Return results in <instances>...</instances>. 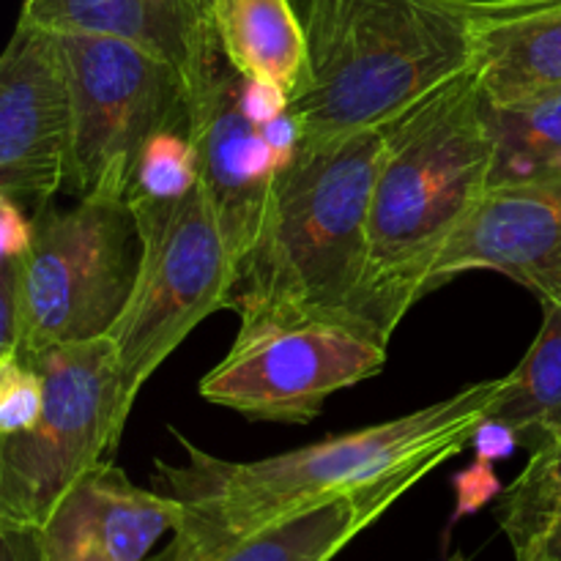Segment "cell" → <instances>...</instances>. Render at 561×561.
<instances>
[{
    "label": "cell",
    "mask_w": 561,
    "mask_h": 561,
    "mask_svg": "<svg viewBox=\"0 0 561 561\" xmlns=\"http://www.w3.org/2000/svg\"><path fill=\"white\" fill-rule=\"evenodd\" d=\"M447 561H466V557H463V553H455V557H449Z\"/></svg>",
    "instance_id": "obj_26"
},
{
    "label": "cell",
    "mask_w": 561,
    "mask_h": 561,
    "mask_svg": "<svg viewBox=\"0 0 561 561\" xmlns=\"http://www.w3.org/2000/svg\"><path fill=\"white\" fill-rule=\"evenodd\" d=\"M44 405V378L22 356L0 359V436H14L36 425Z\"/></svg>",
    "instance_id": "obj_21"
},
{
    "label": "cell",
    "mask_w": 561,
    "mask_h": 561,
    "mask_svg": "<svg viewBox=\"0 0 561 561\" xmlns=\"http://www.w3.org/2000/svg\"><path fill=\"white\" fill-rule=\"evenodd\" d=\"M244 91V77L222 60L208 85L192 99L190 126L197 181L217 214L236 285L261 239L279 170L299 142L290 113L263 124L247 110Z\"/></svg>",
    "instance_id": "obj_10"
},
{
    "label": "cell",
    "mask_w": 561,
    "mask_h": 561,
    "mask_svg": "<svg viewBox=\"0 0 561 561\" xmlns=\"http://www.w3.org/2000/svg\"><path fill=\"white\" fill-rule=\"evenodd\" d=\"M11 197L0 195V255H22L33 239V217Z\"/></svg>",
    "instance_id": "obj_23"
},
{
    "label": "cell",
    "mask_w": 561,
    "mask_h": 561,
    "mask_svg": "<svg viewBox=\"0 0 561 561\" xmlns=\"http://www.w3.org/2000/svg\"><path fill=\"white\" fill-rule=\"evenodd\" d=\"M474 449V458L482 460H502V458H513L515 449L520 447V438L510 431L507 425L502 422H493V420H482L480 427L474 431V438L469 444Z\"/></svg>",
    "instance_id": "obj_24"
},
{
    "label": "cell",
    "mask_w": 561,
    "mask_h": 561,
    "mask_svg": "<svg viewBox=\"0 0 561 561\" xmlns=\"http://www.w3.org/2000/svg\"><path fill=\"white\" fill-rule=\"evenodd\" d=\"M383 129L367 263L351 312L389 343L411 307L436 290L438 263L491 190L496 140L477 69Z\"/></svg>",
    "instance_id": "obj_2"
},
{
    "label": "cell",
    "mask_w": 561,
    "mask_h": 561,
    "mask_svg": "<svg viewBox=\"0 0 561 561\" xmlns=\"http://www.w3.org/2000/svg\"><path fill=\"white\" fill-rule=\"evenodd\" d=\"M22 359L42 373L44 405L36 425L0 436V524L38 526L82 474L113 458L131 411L110 337Z\"/></svg>",
    "instance_id": "obj_9"
},
{
    "label": "cell",
    "mask_w": 561,
    "mask_h": 561,
    "mask_svg": "<svg viewBox=\"0 0 561 561\" xmlns=\"http://www.w3.org/2000/svg\"><path fill=\"white\" fill-rule=\"evenodd\" d=\"M466 272H499L537 299L561 290V173L491 186L436 268L433 288Z\"/></svg>",
    "instance_id": "obj_12"
},
{
    "label": "cell",
    "mask_w": 561,
    "mask_h": 561,
    "mask_svg": "<svg viewBox=\"0 0 561 561\" xmlns=\"http://www.w3.org/2000/svg\"><path fill=\"white\" fill-rule=\"evenodd\" d=\"M447 460L453 458L436 455V458L416 460L381 480L307 504L261 529L179 561H332L362 531L370 529L389 507H394L411 488L420 485ZM148 561L159 559L151 557Z\"/></svg>",
    "instance_id": "obj_15"
},
{
    "label": "cell",
    "mask_w": 561,
    "mask_h": 561,
    "mask_svg": "<svg viewBox=\"0 0 561 561\" xmlns=\"http://www.w3.org/2000/svg\"><path fill=\"white\" fill-rule=\"evenodd\" d=\"M504 387L502 378L471 383L420 411L340 433L261 460H225L195 447L181 431L184 463H153V491L173 499L181 518L153 559L179 561L255 531L307 504L376 482L416 460L463 453Z\"/></svg>",
    "instance_id": "obj_1"
},
{
    "label": "cell",
    "mask_w": 561,
    "mask_h": 561,
    "mask_svg": "<svg viewBox=\"0 0 561 561\" xmlns=\"http://www.w3.org/2000/svg\"><path fill=\"white\" fill-rule=\"evenodd\" d=\"M20 20L58 33H99L162 55L190 82L192 99L222 64L211 0H22Z\"/></svg>",
    "instance_id": "obj_14"
},
{
    "label": "cell",
    "mask_w": 561,
    "mask_h": 561,
    "mask_svg": "<svg viewBox=\"0 0 561 561\" xmlns=\"http://www.w3.org/2000/svg\"><path fill=\"white\" fill-rule=\"evenodd\" d=\"M71 153V96L58 38L16 20L0 58V195L31 217L64 192Z\"/></svg>",
    "instance_id": "obj_11"
},
{
    "label": "cell",
    "mask_w": 561,
    "mask_h": 561,
    "mask_svg": "<svg viewBox=\"0 0 561 561\" xmlns=\"http://www.w3.org/2000/svg\"><path fill=\"white\" fill-rule=\"evenodd\" d=\"M181 507L104 460L64 493L36 529L38 561H148Z\"/></svg>",
    "instance_id": "obj_13"
},
{
    "label": "cell",
    "mask_w": 561,
    "mask_h": 561,
    "mask_svg": "<svg viewBox=\"0 0 561 561\" xmlns=\"http://www.w3.org/2000/svg\"><path fill=\"white\" fill-rule=\"evenodd\" d=\"M53 33L71 96L64 190L77 201L129 197L148 142L162 131H190V82L162 55L126 38Z\"/></svg>",
    "instance_id": "obj_7"
},
{
    "label": "cell",
    "mask_w": 561,
    "mask_h": 561,
    "mask_svg": "<svg viewBox=\"0 0 561 561\" xmlns=\"http://www.w3.org/2000/svg\"><path fill=\"white\" fill-rule=\"evenodd\" d=\"M515 561H561V513L529 546L515 553Z\"/></svg>",
    "instance_id": "obj_25"
},
{
    "label": "cell",
    "mask_w": 561,
    "mask_h": 561,
    "mask_svg": "<svg viewBox=\"0 0 561 561\" xmlns=\"http://www.w3.org/2000/svg\"><path fill=\"white\" fill-rule=\"evenodd\" d=\"M307 75L288 113L301 142L381 129L477 69L485 0H296Z\"/></svg>",
    "instance_id": "obj_3"
},
{
    "label": "cell",
    "mask_w": 561,
    "mask_h": 561,
    "mask_svg": "<svg viewBox=\"0 0 561 561\" xmlns=\"http://www.w3.org/2000/svg\"><path fill=\"white\" fill-rule=\"evenodd\" d=\"M542 323L535 343L493 400L488 420L507 425L531 453L561 442V290L540 299Z\"/></svg>",
    "instance_id": "obj_18"
},
{
    "label": "cell",
    "mask_w": 561,
    "mask_h": 561,
    "mask_svg": "<svg viewBox=\"0 0 561 561\" xmlns=\"http://www.w3.org/2000/svg\"><path fill=\"white\" fill-rule=\"evenodd\" d=\"M561 513V442L531 453L513 485L496 499L499 529L510 540L513 553L529 546Z\"/></svg>",
    "instance_id": "obj_19"
},
{
    "label": "cell",
    "mask_w": 561,
    "mask_h": 561,
    "mask_svg": "<svg viewBox=\"0 0 561 561\" xmlns=\"http://www.w3.org/2000/svg\"><path fill=\"white\" fill-rule=\"evenodd\" d=\"M222 58L247 82L294 99L307 75V33L296 0H211Z\"/></svg>",
    "instance_id": "obj_17"
},
{
    "label": "cell",
    "mask_w": 561,
    "mask_h": 561,
    "mask_svg": "<svg viewBox=\"0 0 561 561\" xmlns=\"http://www.w3.org/2000/svg\"><path fill=\"white\" fill-rule=\"evenodd\" d=\"M236 316L233 345L197 392L252 422L307 425L332 394L387 365V340L348 312L277 305Z\"/></svg>",
    "instance_id": "obj_5"
},
{
    "label": "cell",
    "mask_w": 561,
    "mask_h": 561,
    "mask_svg": "<svg viewBox=\"0 0 561 561\" xmlns=\"http://www.w3.org/2000/svg\"><path fill=\"white\" fill-rule=\"evenodd\" d=\"M383 151V126L296 142L230 310L290 305L354 316Z\"/></svg>",
    "instance_id": "obj_4"
},
{
    "label": "cell",
    "mask_w": 561,
    "mask_h": 561,
    "mask_svg": "<svg viewBox=\"0 0 561 561\" xmlns=\"http://www.w3.org/2000/svg\"><path fill=\"white\" fill-rule=\"evenodd\" d=\"M195 184L197 164L190 131H162L142 151L129 197L168 201L181 197Z\"/></svg>",
    "instance_id": "obj_20"
},
{
    "label": "cell",
    "mask_w": 561,
    "mask_h": 561,
    "mask_svg": "<svg viewBox=\"0 0 561 561\" xmlns=\"http://www.w3.org/2000/svg\"><path fill=\"white\" fill-rule=\"evenodd\" d=\"M140 230V268L124 316L107 334L126 409L148 378L217 310H230L236 268L217 214L197 181L168 201L129 197Z\"/></svg>",
    "instance_id": "obj_8"
},
{
    "label": "cell",
    "mask_w": 561,
    "mask_h": 561,
    "mask_svg": "<svg viewBox=\"0 0 561 561\" xmlns=\"http://www.w3.org/2000/svg\"><path fill=\"white\" fill-rule=\"evenodd\" d=\"M22 307L20 356L107 337L135 290L140 230L129 197H82L33 217L22 255H0Z\"/></svg>",
    "instance_id": "obj_6"
},
{
    "label": "cell",
    "mask_w": 561,
    "mask_h": 561,
    "mask_svg": "<svg viewBox=\"0 0 561 561\" xmlns=\"http://www.w3.org/2000/svg\"><path fill=\"white\" fill-rule=\"evenodd\" d=\"M453 488H455V513L453 518H449L447 535L460 518L480 513L485 504H491L493 499H499L504 493V485L496 477V471H493V463L482 458H474L463 471H458V474L453 477Z\"/></svg>",
    "instance_id": "obj_22"
},
{
    "label": "cell",
    "mask_w": 561,
    "mask_h": 561,
    "mask_svg": "<svg viewBox=\"0 0 561 561\" xmlns=\"http://www.w3.org/2000/svg\"><path fill=\"white\" fill-rule=\"evenodd\" d=\"M477 80L493 107L561 93V0H485Z\"/></svg>",
    "instance_id": "obj_16"
}]
</instances>
